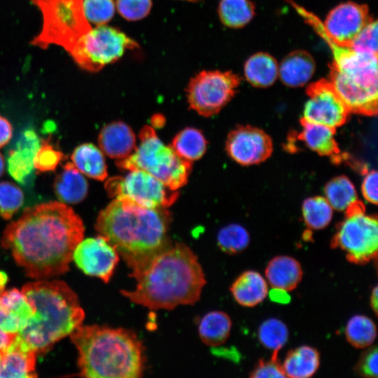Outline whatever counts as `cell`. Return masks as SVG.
Here are the masks:
<instances>
[{
    "label": "cell",
    "mask_w": 378,
    "mask_h": 378,
    "mask_svg": "<svg viewBox=\"0 0 378 378\" xmlns=\"http://www.w3.org/2000/svg\"><path fill=\"white\" fill-rule=\"evenodd\" d=\"M84 232L82 219L71 207L61 202H48L27 207L9 223L1 245L11 252L28 276L43 279L69 270Z\"/></svg>",
    "instance_id": "cell-1"
},
{
    "label": "cell",
    "mask_w": 378,
    "mask_h": 378,
    "mask_svg": "<svg viewBox=\"0 0 378 378\" xmlns=\"http://www.w3.org/2000/svg\"><path fill=\"white\" fill-rule=\"evenodd\" d=\"M132 290H121L131 302L150 309L170 310L192 304L206 284L197 255L185 244L169 243L140 266L132 270Z\"/></svg>",
    "instance_id": "cell-2"
},
{
    "label": "cell",
    "mask_w": 378,
    "mask_h": 378,
    "mask_svg": "<svg viewBox=\"0 0 378 378\" xmlns=\"http://www.w3.org/2000/svg\"><path fill=\"white\" fill-rule=\"evenodd\" d=\"M170 221L166 208H146L116 197L99 212L95 229L133 270L169 244Z\"/></svg>",
    "instance_id": "cell-3"
},
{
    "label": "cell",
    "mask_w": 378,
    "mask_h": 378,
    "mask_svg": "<svg viewBox=\"0 0 378 378\" xmlns=\"http://www.w3.org/2000/svg\"><path fill=\"white\" fill-rule=\"evenodd\" d=\"M78 351L82 377L137 378L142 376L144 346L133 331L97 325L80 326L70 333Z\"/></svg>",
    "instance_id": "cell-4"
},
{
    "label": "cell",
    "mask_w": 378,
    "mask_h": 378,
    "mask_svg": "<svg viewBox=\"0 0 378 378\" xmlns=\"http://www.w3.org/2000/svg\"><path fill=\"white\" fill-rule=\"evenodd\" d=\"M22 293L34 309L27 326L17 335L36 354H43L82 325L85 313L76 293L60 280L39 279Z\"/></svg>",
    "instance_id": "cell-5"
},
{
    "label": "cell",
    "mask_w": 378,
    "mask_h": 378,
    "mask_svg": "<svg viewBox=\"0 0 378 378\" xmlns=\"http://www.w3.org/2000/svg\"><path fill=\"white\" fill-rule=\"evenodd\" d=\"M297 13L326 42L333 59L329 81L350 113L373 115L377 111V55L340 45L327 34L323 22L312 12L288 0Z\"/></svg>",
    "instance_id": "cell-6"
},
{
    "label": "cell",
    "mask_w": 378,
    "mask_h": 378,
    "mask_svg": "<svg viewBox=\"0 0 378 378\" xmlns=\"http://www.w3.org/2000/svg\"><path fill=\"white\" fill-rule=\"evenodd\" d=\"M139 144L128 157L117 160L122 169L144 171L173 190L185 186L192 169V162L177 155L172 146L158 138L154 129L146 125L139 132Z\"/></svg>",
    "instance_id": "cell-7"
},
{
    "label": "cell",
    "mask_w": 378,
    "mask_h": 378,
    "mask_svg": "<svg viewBox=\"0 0 378 378\" xmlns=\"http://www.w3.org/2000/svg\"><path fill=\"white\" fill-rule=\"evenodd\" d=\"M41 10L42 29L31 43L46 49L51 44L69 55L92 29L83 12V0H30Z\"/></svg>",
    "instance_id": "cell-8"
},
{
    "label": "cell",
    "mask_w": 378,
    "mask_h": 378,
    "mask_svg": "<svg viewBox=\"0 0 378 378\" xmlns=\"http://www.w3.org/2000/svg\"><path fill=\"white\" fill-rule=\"evenodd\" d=\"M332 246L345 253L347 260L365 264L376 258L378 247V223L376 216L365 213L359 202L345 212L337 227Z\"/></svg>",
    "instance_id": "cell-9"
},
{
    "label": "cell",
    "mask_w": 378,
    "mask_h": 378,
    "mask_svg": "<svg viewBox=\"0 0 378 378\" xmlns=\"http://www.w3.org/2000/svg\"><path fill=\"white\" fill-rule=\"evenodd\" d=\"M137 46L118 29L102 24L92 28L70 55L80 68L95 72Z\"/></svg>",
    "instance_id": "cell-10"
},
{
    "label": "cell",
    "mask_w": 378,
    "mask_h": 378,
    "mask_svg": "<svg viewBox=\"0 0 378 378\" xmlns=\"http://www.w3.org/2000/svg\"><path fill=\"white\" fill-rule=\"evenodd\" d=\"M239 83V77L230 71H202L188 85L190 108L204 117L216 115L232 99Z\"/></svg>",
    "instance_id": "cell-11"
},
{
    "label": "cell",
    "mask_w": 378,
    "mask_h": 378,
    "mask_svg": "<svg viewBox=\"0 0 378 378\" xmlns=\"http://www.w3.org/2000/svg\"><path fill=\"white\" fill-rule=\"evenodd\" d=\"M111 197L127 199L136 204L150 209L167 208L178 198V192L162 182L139 170H131L125 177H112L105 184Z\"/></svg>",
    "instance_id": "cell-12"
},
{
    "label": "cell",
    "mask_w": 378,
    "mask_h": 378,
    "mask_svg": "<svg viewBox=\"0 0 378 378\" xmlns=\"http://www.w3.org/2000/svg\"><path fill=\"white\" fill-rule=\"evenodd\" d=\"M307 100L302 120L332 128L342 126L350 111L329 80L321 79L307 89Z\"/></svg>",
    "instance_id": "cell-13"
},
{
    "label": "cell",
    "mask_w": 378,
    "mask_h": 378,
    "mask_svg": "<svg viewBox=\"0 0 378 378\" xmlns=\"http://www.w3.org/2000/svg\"><path fill=\"white\" fill-rule=\"evenodd\" d=\"M115 246L99 235L82 239L75 248L72 260L85 274L108 283L119 261Z\"/></svg>",
    "instance_id": "cell-14"
},
{
    "label": "cell",
    "mask_w": 378,
    "mask_h": 378,
    "mask_svg": "<svg viewBox=\"0 0 378 378\" xmlns=\"http://www.w3.org/2000/svg\"><path fill=\"white\" fill-rule=\"evenodd\" d=\"M228 155L241 165L259 164L272 152V142L263 130L251 126H240L228 134L226 146Z\"/></svg>",
    "instance_id": "cell-15"
},
{
    "label": "cell",
    "mask_w": 378,
    "mask_h": 378,
    "mask_svg": "<svg viewBox=\"0 0 378 378\" xmlns=\"http://www.w3.org/2000/svg\"><path fill=\"white\" fill-rule=\"evenodd\" d=\"M372 19L368 6L346 2L334 8L323 24L327 34L335 43L351 46L355 38Z\"/></svg>",
    "instance_id": "cell-16"
},
{
    "label": "cell",
    "mask_w": 378,
    "mask_h": 378,
    "mask_svg": "<svg viewBox=\"0 0 378 378\" xmlns=\"http://www.w3.org/2000/svg\"><path fill=\"white\" fill-rule=\"evenodd\" d=\"M40 146L41 141L36 133L28 129L19 136L15 148L8 151V171L20 184L25 185L33 176L34 158Z\"/></svg>",
    "instance_id": "cell-17"
},
{
    "label": "cell",
    "mask_w": 378,
    "mask_h": 378,
    "mask_svg": "<svg viewBox=\"0 0 378 378\" xmlns=\"http://www.w3.org/2000/svg\"><path fill=\"white\" fill-rule=\"evenodd\" d=\"M34 309L27 298L17 288L0 290V328L18 334L28 323Z\"/></svg>",
    "instance_id": "cell-18"
},
{
    "label": "cell",
    "mask_w": 378,
    "mask_h": 378,
    "mask_svg": "<svg viewBox=\"0 0 378 378\" xmlns=\"http://www.w3.org/2000/svg\"><path fill=\"white\" fill-rule=\"evenodd\" d=\"M36 353L18 335L2 351L0 377H36Z\"/></svg>",
    "instance_id": "cell-19"
},
{
    "label": "cell",
    "mask_w": 378,
    "mask_h": 378,
    "mask_svg": "<svg viewBox=\"0 0 378 378\" xmlns=\"http://www.w3.org/2000/svg\"><path fill=\"white\" fill-rule=\"evenodd\" d=\"M98 143L108 157L120 160L128 157L136 148V137L131 127L122 121H114L100 131Z\"/></svg>",
    "instance_id": "cell-20"
},
{
    "label": "cell",
    "mask_w": 378,
    "mask_h": 378,
    "mask_svg": "<svg viewBox=\"0 0 378 378\" xmlns=\"http://www.w3.org/2000/svg\"><path fill=\"white\" fill-rule=\"evenodd\" d=\"M267 283L274 288L284 291L295 289L302 278L300 263L294 258L279 255L273 258L265 269Z\"/></svg>",
    "instance_id": "cell-21"
},
{
    "label": "cell",
    "mask_w": 378,
    "mask_h": 378,
    "mask_svg": "<svg viewBox=\"0 0 378 378\" xmlns=\"http://www.w3.org/2000/svg\"><path fill=\"white\" fill-rule=\"evenodd\" d=\"M54 191L61 202L76 204L88 195V183L85 178L71 162H66L54 181Z\"/></svg>",
    "instance_id": "cell-22"
},
{
    "label": "cell",
    "mask_w": 378,
    "mask_h": 378,
    "mask_svg": "<svg viewBox=\"0 0 378 378\" xmlns=\"http://www.w3.org/2000/svg\"><path fill=\"white\" fill-rule=\"evenodd\" d=\"M230 291L235 301L240 305L255 307L266 298L268 283L259 272L248 270L234 280Z\"/></svg>",
    "instance_id": "cell-23"
},
{
    "label": "cell",
    "mask_w": 378,
    "mask_h": 378,
    "mask_svg": "<svg viewBox=\"0 0 378 378\" xmlns=\"http://www.w3.org/2000/svg\"><path fill=\"white\" fill-rule=\"evenodd\" d=\"M315 62L312 55L304 50H295L287 55L279 66V76L287 86L301 87L312 77Z\"/></svg>",
    "instance_id": "cell-24"
},
{
    "label": "cell",
    "mask_w": 378,
    "mask_h": 378,
    "mask_svg": "<svg viewBox=\"0 0 378 378\" xmlns=\"http://www.w3.org/2000/svg\"><path fill=\"white\" fill-rule=\"evenodd\" d=\"M301 123L299 138L309 149L323 156L335 157L339 154L335 129L304 120Z\"/></svg>",
    "instance_id": "cell-25"
},
{
    "label": "cell",
    "mask_w": 378,
    "mask_h": 378,
    "mask_svg": "<svg viewBox=\"0 0 378 378\" xmlns=\"http://www.w3.org/2000/svg\"><path fill=\"white\" fill-rule=\"evenodd\" d=\"M320 365V354L315 348L303 345L290 350L282 367L286 377L308 378L314 374Z\"/></svg>",
    "instance_id": "cell-26"
},
{
    "label": "cell",
    "mask_w": 378,
    "mask_h": 378,
    "mask_svg": "<svg viewBox=\"0 0 378 378\" xmlns=\"http://www.w3.org/2000/svg\"><path fill=\"white\" fill-rule=\"evenodd\" d=\"M71 158L83 174L99 181L106 178L108 173L103 152L94 144L85 143L78 146Z\"/></svg>",
    "instance_id": "cell-27"
},
{
    "label": "cell",
    "mask_w": 378,
    "mask_h": 378,
    "mask_svg": "<svg viewBox=\"0 0 378 378\" xmlns=\"http://www.w3.org/2000/svg\"><path fill=\"white\" fill-rule=\"evenodd\" d=\"M244 74L253 86L267 88L272 85L279 76V66L276 59L268 53L253 55L246 62Z\"/></svg>",
    "instance_id": "cell-28"
},
{
    "label": "cell",
    "mask_w": 378,
    "mask_h": 378,
    "mask_svg": "<svg viewBox=\"0 0 378 378\" xmlns=\"http://www.w3.org/2000/svg\"><path fill=\"white\" fill-rule=\"evenodd\" d=\"M232 321L221 311H212L206 314L198 326L199 336L202 341L210 346L224 344L230 334Z\"/></svg>",
    "instance_id": "cell-29"
},
{
    "label": "cell",
    "mask_w": 378,
    "mask_h": 378,
    "mask_svg": "<svg viewBox=\"0 0 378 378\" xmlns=\"http://www.w3.org/2000/svg\"><path fill=\"white\" fill-rule=\"evenodd\" d=\"M324 197L333 210L346 212L358 204V193L351 180L345 176L329 181L324 188Z\"/></svg>",
    "instance_id": "cell-30"
},
{
    "label": "cell",
    "mask_w": 378,
    "mask_h": 378,
    "mask_svg": "<svg viewBox=\"0 0 378 378\" xmlns=\"http://www.w3.org/2000/svg\"><path fill=\"white\" fill-rule=\"evenodd\" d=\"M206 144L207 141L200 130L187 127L175 136L171 146L178 156L192 162L202 157Z\"/></svg>",
    "instance_id": "cell-31"
},
{
    "label": "cell",
    "mask_w": 378,
    "mask_h": 378,
    "mask_svg": "<svg viewBox=\"0 0 378 378\" xmlns=\"http://www.w3.org/2000/svg\"><path fill=\"white\" fill-rule=\"evenodd\" d=\"M254 14V5L250 0H221L218 6L221 22L232 28L245 26Z\"/></svg>",
    "instance_id": "cell-32"
},
{
    "label": "cell",
    "mask_w": 378,
    "mask_h": 378,
    "mask_svg": "<svg viewBox=\"0 0 378 378\" xmlns=\"http://www.w3.org/2000/svg\"><path fill=\"white\" fill-rule=\"evenodd\" d=\"M345 336L353 346L358 349L368 348L376 339L377 327L369 317L355 315L346 323Z\"/></svg>",
    "instance_id": "cell-33"
},
{
    "label": "cell",
    "mask_w": 378,
    "mask_h": 378,
    "mask_svg": "<svg viewBox=\"0 0 378 378\" xmlns=\"http://www.w3.org/2000/svg\"><path fill=\"white\" fill-rule=\"evenodd\" d=\"M302 213L306 225L312 230H321L329 225L333 209L322 196L307 198L302 204Z\"/></svg>",
    "instance_id": "cell-34"
},
{
    "label": "cell",
    "mask_w": 378,
    "mask_h": 378,
    "mask_svg": "<svg viewBox=\"0 0 378 378\" xmlns=\"http://www.w3.org/2000/svg\"><path fill=\"white\" fill-rule=\"evenodd\" d=\"M288 329L279 319L268 318L259 327L258 339L265 348L272 350V356H277L279 351L288 340Z\"/></svg>",
    "instance_id": "cell-35"
},
{
    "label": "cell",
    "mask_w": 378,
    "mask_h": 378,
    "mask_svg": "<svg viewBox=\"0 0 378 378\" xmlns=\"http://www.w3.org/2000/svg\"><path fill=\"white\" fill-rule=\"evenodd\" d=\"M250 242L248 231L239 224H230L221 228L217 235L218 247L226 253L237 254L245 250Z\"/></svg>",
    "instance_id": "cell-36"
},
{
    "label": "cell",
    "mask_w": 378,
    "mask_h": 378,
    "mask_svg": "<svg viewBox=\"0 0 378 378\" xmlns=\"http://www.w3.org/2000/svg\"><path fill=\"white\" fill-rule=\"evenodd\" d=\"M24 202L22 190L9 181L0 182V216L10 219L21 208Z\"/></svg>",
    "instance_id": "cell-37"
},
{
    "label": "cell",
    "mask_w": 378,
    "mask_h": 378,
    "mask_svg": "<svg viewBox=\"0 0 378 378\" xmlns=\"http://www.w3.org/2000/svg\"><path fill=\"white\" fill-rule=\"evenodd\" d=\"M83 8L88 22L102 25L113 18L115 3L113 0H83Z\"/></svg>",
    "instance_id": "cell-38"
},
{
    "label": "cell",
    "mask_w": 378,
    "mask_h": 378,
    "mask_svg": "<svg viewBox=\"0 0 378 378\" xmlns=\"http://www.w3.org/2000/svg\"><path fill=\"white\" fill-rule=\"evenodd\" d=\"M64 154L54 148L48 139H43L34 158V167L38 172L54 171L63 160Z\"/></svg>",
    "instance_id": "cell-39"
},
{
    "label": "cell",
    "mask_w": 378,
    "mask_h": 378,
    "mask_svg": "<svg viewBox=\"0 0 378 378\" xmlns=\"http://www.w3.org/2000/svg\"><path fill=\"white\" fill-rule=\"evenodd\" d=\"M351 47L357 51L377 55V22L373 18L361 30Z\"/></svg>",
    "instance_id": "cell-40"
},
{
    "label": "cell",
    "mask_w": 378,
    "mask_h": 378,
    "mask_svg": "<svg viewBox=\"0 0 378 378\" xmlns=\"http://www.w3.org/2000/svg\"><path fill=\"white\" fill-rule=\"evenodd\" d=\"M117 9L125 19L134 21L145 18L152 6L151 0H116Z\"/></svg>",
    "instance_id": "cell-41"
},
{
    "label": "cell",
    "mask_w": 378,
    "mask_h": 378,
    "mask_svg": "<svg viewBox=\"0 0 378 378\" xmlns=\"http://www.w3.org/2000/svg\"><path fill=\"white\" fill-rule=\"evenodd\" d=\"M377 358L378 350L377 346L368 348L362 354L356 365V373L364 377L377 378L378 372Z\"/></svg>",
    "instance_id": "cell-42"
},
{
    "label": "cell",
    "mask_w": 378,
    "mask_h": 378,
    "mask_svg": "<svg viewBox=\"0 0 378 378\" xmlns=\"http://www.w3.org/2000/svg\"><path fill=\"white\" fill-rule=\"evenodd\" d=\"M251 377L253 378H277L286 377L282 364L277 356H272L270 360H260L251 372Z\"/></svg>",
    "instance_id": "cell-43"
},
{
    "label": "cell",
    "mask_w": 378,
    "mask_h": 378,
    "mask_svg": "<svg viewBox=\"0 0 378 378\" xmlns=\"http://www.w3.org/2000/svg\"><path fill=\"white\" fill-rule=\"evenodd\" d=\"M377 172L375 170L367 172L362 182L361 192L364 199L374 204H377Z\"/></svg>",
    "instance_id": "cell-44"
},
{
    "label": "cell",
    "mask_w": 378,
    "mask_h": 378,
    "mask_svg": "<svg viewBox=\"0 0 378 378\" xmlns=\"http://www.w3.org/2000/svg\"><path fill=\"white\" fill-rule=\"evenodd\" d=\"M12 136V125L6 118L0 115V148L10 141Z\"/></svg>",
    "instance_id": "cell-45"
},
{
    "label": "cell",
    "mask_w": 378,
    "mask_h": 378,
    "mask_svg": "<svg viewBox=\"0 0 378 378\" xmlns=\"http://www.w3.org/2000/svg\"><path fill=\"white\" fill-rule=\"evenodd\" d=\"M16 335L6 332L0 328V351H4L10 344Z\"/></svg>",
    "instance_id": "cell-46"
},
{
    "label": "cell",
    "mask_w": 378,
    "mask_h": 378,
    "mask_svg": "<svg viewBox=\"0 0 378 378\" xmlns=\"http://www.w3.org/2000/svg\"><path fill=\"white\" fill-rule=\"evenodd\" d=\"M378 292H377V286H375L371 293L370 296V305L372 307V310L374 312L377 314V305H378Z\"/></svg>",
    "instance_id": "cell-47"
},
{
    "label": "cell",
    "mask_w": 378,
    "mask_h": 378,
    "mask_svg": "<svg viewBox=\"0 0 378 378\" xmlns=\"http://www.w3.org/2000/svg\"><path fill=\"white\" fill-rule=\"evenodd\" d=\"M5 163L3 155L0 153V177L3 175L4 172Z\"/></svg>",
    "instance_id": "cell-48"
},
{
    "label": "cell",
    "mask_w": 378,
    "mask_h": 378,
    "mask_svg": "<svg viewBox=\"0 0 378 378\" xmlns=\"http://www.w3.org/2000/svg\"><path fill=\"white\" fill-rule=\"evenodd\" d=\"M1 357H2V351H0V364H1Z\"/></svg>",
    "instance_id": "cell-49"
}]
</instances>
